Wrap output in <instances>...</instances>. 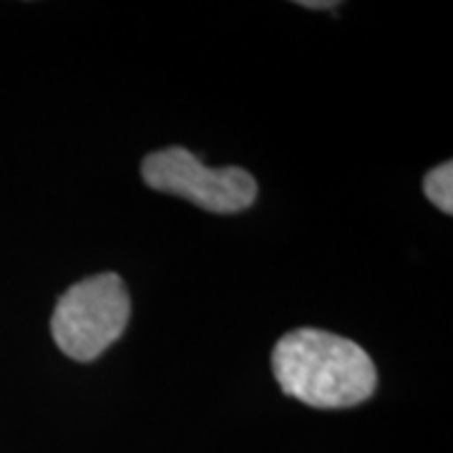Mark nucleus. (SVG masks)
I'll return each instance as SVG.
<instances>
[{
	"mask_svg": "<svg viewBox=\"0 0 453 453\" xmlns=\"http://www.w3.org/2000/svg\"><path fill=\"white\" fill-rule=\"evenodd\" d=\"M273 371L282 393L312 408H350L378 386L375 363L357 342L315 327L277 340Z\"/></svg>",
	"mask_w": 453,
	"mask_h": 453,
	"instance_id": "f257e3e1",
	"label": "nucleus"
},
{
	"mask_svg": "<svg viewBox=\"0 0 453 453\" xmlns=\"http://www.w3.org/2000/svg\"><path fill=\"white\" fill-rule=\"evenodd\" d=\"M129 292L124 280L101 273L61 295L50 318L56 345L73 360H94L121 338L129 323Z\"/></svg>",
	"mask_w": 453,
	"mask_h": 453,
	"instance_id": "f03ea898",
	"label": "nucleus"
},
{
	"mask_svg": "<svg viewBox=\"0 0 453 453\" xmlns=\"http://www.w3.org/2000/svg\"><path fill=\"white\" fill-rule=\"evenodd\" d=\"M144 181L164 195H177L214 214H234L257 199V181L240 166L210 169L181 146L149 154L142 164Z\"/></svg>",
	"mask_w": 453,
	"mask_h": 453,
	"instance_id": "7ed1b4c3",
	"label": "nucleus"
},
{
	"mask_svg": "<svg viewBox=\"0 0 453 453\" xmlns=\"http://www.w3.org/2000/svg\"><path fill=\"white\" fill-rule=\"evenodd\" d=\"M423 192L436 204L438 210L451 214L453 211V164L446 162L428 172L423 179Z\"/></svg>",
	"mask_w": 453,
	"mask_h": 453,
	"instance_id": "20e7f679",
	"label": "nucleus"
},
{
	"mask_svg": "<svg viewBox=\"0 0 453 453\" xmlns=\"http://www.w3.org/2000/svg\"><path fill=\"white\" fill-rule=\"evenodd\" d=\"M303 5L305 8H338V3H310V0H305Z\"/></svg>",
	"mask_w": 453,
	"mask_h": 453,
	"instance_id": "39448f33",
	"label": "nucleus"
}]
</instances>
